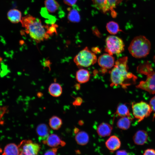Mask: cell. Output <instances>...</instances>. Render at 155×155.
Listing matches in <instances>:
<instances>
[{
  "mask_svg": "<svg viewBox=\"0 0 155 155\" xmlns=\"http://www.w3.org/2000/svg\"><path fill=\"white\" fill-rule=\"evenodd\" d=\"M18 147V155H37L40 149L39 144L30 140L22 141Z\"/></svg>",
  "mask_w": 155,
  "mask_h": 155,
  "instance_id": "obj_9",
  "label": "cell"
},
{
  "mask_svg": "<svg viewBox=\"0 0 155 155\" xmlns=\"http://www.w3.org/2000/svg\"><path fill=\"white\" fill-rule=\"evenodd\" d=\"M7 108V107L6 106L2 107H0V119L6 113Z\"/></svg>",
  "mask_w": 155,
  "mask_h": 155,
  "instance_id": "obj_32",
  "label": "cell"
},
{
  "mask_svg": "<svg viewBox=\"0 0 155 155\" xmlns=\"http://www.w3.org/2000/svg\"><path fill=\"white\" fill-rule=\"evenodd\" d=\"M154 117H155V113L154 114Z\"/></svg>",
  "mask_w": 155,
  "mask_h": 155,
  "instance_id": "obj_37",
  "label": "cell"
},
{
  "mask_svg": "<svg viewBox=\"0 0 155 155\" xmlns=\"http://www.w3.org/2000/svg\"><path fill=\"white\" fill-rule=\"evenodd\" d=\"M83 102V100L80 97H77L75 99L72 103L73 105L75 106H80Z\"/></svg>",
  "mask_w": 155,
  "mask_h": 155,
  "instance_id": "obj_28",
  "label": "cell"
},
{
  "mask_svg": "<svg viewBox=\"0 0 155 155\" xmlns=\"http://www.w3.org/2000/svg\"><path fill=\"white\" fill-rule=\"evenodd\" d=\"M106 28L108 32L112 35H115L119 31H121L120 29L118 24L113 21L109 22L107 24Z\"/></svg>",
  "mask_w": 155,
  "mask_h": 155,
  "instance_id": "obj_26",
  "label": "cell"
},
{
  "mask_svg": "<svg viewBox=\"0 0 155 155\" xmlns=\"http://www.w3.org/2000/svg\"><path fill=\"white\" fill-rule=\"evenodd\" d=\"M97 61L99 66L104 69L111 68L114 67L115 63L114 57L108 53L100 55Z\"/></svg>",
  "mask_w": 155,
  "mask_h": 155,
  "instance_id": "obj_10",
  "label": "cell"
},
{
  "mask_svg": "<svg viewBox=\"0 0 155 155\" xmlns=\"http://www.w3.org/2000/svg\"><path fill=\"white\" fill-rule=\"evenodd\" d=\"M73 60L79 68L86 67L94 64L97 58L94 52L86 47L75 56Z\"/></svg>",
  "mask_w": 155,
  "mask_h": 155,
  "instance_id": "obj_5",
  "label": "cell"
},
{
  "mask_svg": "<svg viewBox=\"0 0 155 155\" xmlns=\"http://www.w3.org/2000/svg\"><path fill=\"white\" fill-rule=\"evenodd\" d=\"M80 130L78 128L75 127V128L74 130V133L76 134Z\"/></svg>",
  "mask_w": 155,
  "mask_h": 155,
  "instance_id": "obj_34",
  "label": "cell"
},
{
  "mask_svg": "<svg viewBox=\"0 0 155 155\" xmlns=\"http://www.w3.org/2000/svg\"><path fill=\"white\" fill-rule=\"evenodd\" d=\"M150 105L152 111L155 112V96L152 98L150 100Z\"/></svg>",
  "mask_w": 155,
  "mask_h": 155,
  "instance_id": "obj_31",
  "label": "cell"
},
{
  "mask_svg": "<svg viewBox=\"0 0 155 155\" xmlns=\"http://www.w3.org/2000/svg\"><path fill=\"white\" fill-rule=\"evenodd\" d=\"M123 0H92L94 6L104 13L111 11L112 16L115 18L117 13L114 10Z\"/></svg>",
  "mask_w": 155,
  "mask_h": 155,
  "instance_id": "obj_7",
  "label": "cell"
},
{
  "mask_svg": "<svg viewBox=\"0 0 155 155\" xmlns=\"http://www.w3.org/2000/svg\"><path fill=\"white\" fill-rule=\"evenodd\" d=\"M58 148H53L47 150L44 155H57V152Z\"/></svg>",
  "mask_w": 155,
  "mask_h": 155,
  "instance_id": "obj_27",
  "label": "cell"
},
{
  "mask_svg": "<svg viewBox=\"0 0 155 155\" xmlns=\"http://www.w3.org/2000/svg\"><path fill=\"white\" fill-rule=\"evenodd\" d=\"M128 58L124 57L115 62L110 74L111 86H121L123 88L135 82L137 77L128 71Z\"/></svg>",
  "mask_w": 155,
  "mask_h": 155,
  "instance_id": "obj_1",
  "label": "cell"
},
{
  "mask_svg": "<svg viewBox=\"0 0 155 155\" xmlns=\"http://www.w3.org/2000/svg\"><path fill=\"white\" fill-rule=\"evenodd\" d=\"M150 48V41L144 36L140 35L132 40L128 49L133 57L141 58L146 57L149 54Z\"/></svg>",
  "mask_w": 155,
  "mask_h": 155,
  "instance_id": "obj_3",
  "label": "cell"
},
{
  "mask_svg": "<svg viewBox=\"0 0 155 155\" xmlns=\"http://www.w3.org/2000/svg\"><path fill=\"white\" fill-rule=\"evenodd\" d=\"M90 76L89 71L83 69H79L76 74V79L77 81L80 83H84L88 82L90 79Z\"/></svg>",
  "mask_w": 155,
  "mask_h": 155,
  "instance_id": "obj_18",
  "label": "cell"
},
{
  "mask_svg": "<svg viewBox=\"0 0 155 155\" xmlns=\"http://www.w3.org/2000/svg\"><path fill=\"white\" fill-rule=\"evenodd\" d=\"M36 132L39 140L42 142L45 140L50 134V130L48 126L45 124H40L38 125Z\"/></svg>",
  "mask_w": 155,
  "mask_h": 155,
  "instance_id": "obj_12",
  "label": "cell"
},
{
  "mask_svg": "<svg viewBox=\"0 0 155 155\" xmlns=\"http://www.w3.org/2000/svg\"><path fill=\"white\" fill-rule=\"evenodd\" d=\"M137 71L146 75L147 78L145 81H140L136 87L145 90L150 94H155V71L153 70L150 63L147 61L140 65L137 67Z\"/></svg>",
  "mask_w": 155,
  "mask_h": 155,
  "instance_id": "obj_4",
  "label": "cell"
},
{
  "mask_svg": "<svg viewBox=\"0 0 155 155\" xmlns=\"http://www.w3.org/2000/svg\"><path fill=\"white\" fill-rule=\"evenodd\" d=\"M143 155H155V150L151 148L148 149L144 151Z\"/></svg>",
  "mask_w": 155,
  "mask_h": 155,
  "instance_id": "obj_29",
  "label": "cell"
},
{
  "mask_svg": "<svg viewBox=\"0 0 155 155\" xmlns=\"http://www.w3.org/2000/svg\"><path fill=\"white\" fill-rule=\"evenodd\" d=\"M48 90L50 94L55 97L60 96L62 92L61 86L59 84L56 83H52L49 88Z\"/></svg>",
  "mask_w": 155,
  "mask_h": 155,
  "instance_id": "obj_22",
  "label": "cell"
},
{
  "mask_svg": "<svg viewBox=\"0 0 155 155\" xmlns=\"http://www.w3.org/2000/svg\"><path fill=\"white\" fill-rule=\"evenodd\" d=\"M18 146L14 143H10L5 147L2 155H18Z\"/></svg>",
  "mask_w": 155,
  "mask_h": 155,
  "instance_id": "obj_23",
  "label": "cell"
},
{
  "mask_svg": "<svg viewBox=\"0 0 155 155\" xmlns=\"http://www.w3.org/2000/svg\"><path fill=\"white\" fill-rule=\"evenodd\" d=\"M112 129V127L110 125L106 123L102 122L98 126L96 131L99 135L102 137H105L111 135Z\"/></svg>",
  "mask_w": 155,
  "mask_h": 155,
  "instance_id": "obj_15",
  "label": "cell"
},
{
  "mask_svg": "<svg viewBox=\"0 0 155 155\" xmlns=\"http://www.w3.org/2000/svg\"><path fill=\"white\" fill-rule=\"evenodd\" d=\"M105 144L107 149L111 152L117 150L121 146L120 139L115 135L110 136L107 140Z\"/></svg>",
  "mask_w": 155,
  "mask_h": 155,
  "instance_id": "obj_13",
  "label": "cell"
},
{
  "mask_svg": "<svg viewBox=\"0 0 155 155\" xmlns=\"http://www.w3.org/2000/svg\"><path fill=\"white\" fill-rule=\"evenodd\" d=\"M8 19L12 23H18L22 19L21 12L18 10L13 9L10 10L7 13Z\"/></svg>",
  "mask_w": 155,
  "mask_h": 155,
  "instance_id": "obj_17",
  "label": "cell"
},
{
  "mask_svg": "<svg viewBox=\"0 0 155 155\" xmlns=\"http://www.w3.org/2000/svg\"><path fill=\"white\" fill-rule=\"evenodd\" d=\"M132 118L128 117H123L121 118L117 121V125L119 128L127 130L128 129L131 125V120Z\"/></svg>",
  "mask_w": 155,
  "mask_h": 155,
  "instance_id": "obj_24",
  "label": "cell"
},
{
  "mask_svg": "<svg viewBox=\"0 0 155 155\" xmlns=\"http://www.w3.org/2000/svg\"><path fill=\"white\" fill-rule=\"evenodd\" d=\"M75 139L78 144L84 146L88 143L89 141V136L86 132L80 131L76 134Z\"/></svg>",
  "mask_w": 155,
  "mask_h": 155,
  "instance_id": "obj_19",
  "label": "cell"
},
{
  "mask_svg": "<svg viewBox=\"0 0 155 155\" xmlns=\"http://www.w3.org/2000/svg\"><path fill=\"white\" fill-rule=\"evenodd\" d=\"M105 51L113 55H119L124 50V44L123 40L119 37L114 35L108 36L105 40Z\"/></svg>",
  "mask_w": 155,
  "mask_h": 155,
  "instance_id": "obj_6",
  "label": "cell"
},
{
  "mask_svg": "<svg viewBox=\"0 0 155 155\" xmlns=\"http://www.w3.org/2000/svg\"><path fill=\"white\" fill-rule=\"evenodd\" d=\"M148 135L147 132L143 130L137 131L133 137L134 143L137 145H143L148 141Z\"/></svg>",
  "mask_w": 155,
  "mask_h": 155,
  "instance_id": "obj_14",
  "label": "cell"
},
{
  "mask_svg": "<svg viewBox=\"0 0 155 155\" xmlns=\"http://www.w3.org/2000/svg\"><path fill=\"white\" fill-rule=\"evenodd\" d=\"M42 95V94H41V93H38V94H37L38 96V97L41 96Z\"/></svg>",
  "mask_w": 155,
  "mask_h": 155,
  "instance_id": "obj_36",
  "label": "cell"
},
{
  "mask_svg": "<svg viewBox=\"0 0 155 155\" xmlns=\"http://www.w3.org/2000/svg\"><path fill=\"white\" fill-rule=\"evenodd\" d=\"M115 114L117 116L121 117L127 116L132 118L129 108L125 104L121 103L118 105Z\"/></svg>",
  "mask_w": 155,
  "mask_h": 155,
  "instance_id": "obj_21",
  "label": "cell"
},
{
  "mask_svg": "<svg viewBox=\"0 0 155 155\" xmlns=\"http://www.w3.org/2000/svg\"><path fill=\"white\" fill-rule=\"evenodd\" d=\"M79 124L80 125H82L83 124V122L82 121H80L79 122Z\"/></svg>",
  "mask_w": 155,
  "mask_h": 155,
  "instance_id": "obj_35",
  "label": "cell"
},
{
  "mask_svg": "<svg viewBox=\"0 0 155 155\" xmlns=\"http://www.w3.org/2000/svg\"><path fill=\"white\" fill-rule=\"evenodd\" d=\"M116 155H129V154L126 150H121L117 151Z\"/></svg>",
  "mask_w": 155,
  "mask_h": 155,
  "instance_id": "obj_33",
  "label": "cell"
},
{
  "mask_svg": "<svg viewBox=\"0 0 155 155\" xmlns=\"http://www.w3.org/2000/svg\"><path fill=\"white\" fill-rule=\"evenodd\" d=\"M44 5L48 11L52 13H56L60 9V5L55 0H45Z\"/></svg>",
  "mask_w": 155,
  "mask_h": 155,
  "instance_id": "obj_20",
  "label": "cell"
},
{
  "mask_svg": "<svg viewBox=\"0 0 155 155\" xmlns=\"http://www.w3.org/2000/svg\"><path fill=\"white\" fill-rule=\"evenodd\" d=\"M132 109L133 115L139 122L148 117L152 111L150 105L142 101L133 103Z\"/></svg>",
  "mask_w": 155,
  "mask_h": 155,
  "instance_id": "obj_8",
  "label": "cell"
},
{
  "mask_svg": "<svg viewBox=\"0 0 155 155\" xmlns=\"http://www.w3.org/2000/svg\"><path fill=\"white\" fill-rule=\"evenodd\" d=\"M42 143L48 146L53 148H59L64 146L65 143L61 140L59 136L55 134H50Z\"/></svg>",
  "mask_w": 155,
  "mask_h": 155,
  "instance_id": "obj_11",
  "label": "cell"
},
{
  "mask_svg": "<svg viewBox=\"0 0 155 155\" xmlns=\"http://www.w3.org/2000/svg\"><path fill=\"white\" fill-rule=\"evenodd\" d=\"M77 1V0H63L65 4L70 6L74 5Z\"/></svg>",
  "mask_w": 155,
  "mask_h": 155,
  "instance_id": "obj_30",
  "label": "cell"
},
{
  "mask_svg": "<svg viewBox=\"0 0 155 155\" xmlns=\"http://www.w3.org/2000/svg\"><path fill=\"white\" fill-rule=\"evenodd\" d=\"M20 22L26 32L36 42H39L49 38V35L39 19L28 15L22 17Z\"/></svg>",
  "mask_w": 155,
  "mask_h": 155,
  "instance_id": "obj_2",
  "label": "cell"
},
{
  "mask_svg": "<svg viewBox=\"0 0 155 155\" xmlns=\"http://www.w3.org/2000/svg\"><path fill=\"white\" fill-rule=\"evenodd\" d=\"M68 10L69 11L67 16L68 20L73 23L79 22L80 20V16L77 6L74 5L73 8H69Z\"/></svg>",
  "mask_w": 155,
  "mask_h": 155,
  "instance_id": "obj_16",
  "label": "cell"
},
{
  "mask_svg": "<svg viewBox=\"0 0 155 155\" xmlns=\"http://www.w3.org/2000/svg\"><path fill=\"white\" fill-rule=\"evenodd\" d=\"M62 123V119L56 116H52L49 120V125L51 128L54 130H57L59 129Z\"/></svg>",
  "mask_w": 155,
  "mask_h": 155,
  "instance_id": "obj_25",
  "label": "cell"
}]
</instances>
